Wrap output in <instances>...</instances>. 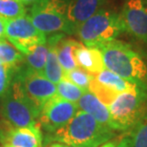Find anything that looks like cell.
Segmentation results:
<instances>
[{"label":"cell","instance_id":"277c9868","mask_svg":"<svg viewBox=\"0 0 147 147\" xmlns=\"http://www.w3.org/2000/svg\"><path fill=\"white\" fill-rule=\"evenodd\" d=\"M123 33H125V29L120 14L102 9L80 25L76 34L83 45L98 48L117 39Z\"/></svg>","mask_w":147,"mask_h":147},{"label":"cell","instance_id":"d6986e66","mask_svg":"<svg viewBox=\"0 0 147 147\" xmlns=\"http://www.w3.org/2000/svg\"><path fill=\"white\" fill-rule=\"evenodd\" d=\"M24 59V55H22L7 39L0 40V63L19 67Z\"/></svg>","mask_w":147,"mask_h":147},{"label":"cell","instance_id":"3957f363","mask_svg":"<svg viewBox=\"0 0 147 147\" xmlns=\"http://www.w3.org/2000/svg\"><path fill=\"white\" fill-rule=\"evenodd\" d=\"M108 110L111 129L122 133L132 131L147 113V90L140 88L119 94Z\"/></svg>","mask_w":147,"mask_h":147},{"label":"cell","instance_id":"603a6c76","mask_svg":"<svg viewBox=\"0 0 147 147\" xmlns=\"http://www.w3.org/2000/svg\"><path fill=\"white\" fill-rule=\"evenodd\" d=\"M88 91L92 93L93 95H95L106 107H109L110 104L114 101V99L119 95V94L109 90L108 88L104 87L103 85L99 84L95 79L94 76H93L92 80H91L89 90Z\"/></svg>","mask_w":147,"mask_h":147},{"label":"cell","instance_id":"4316f807","mask_svg":"<svg viewBox=\"0 0 147 147\" xmlns=\"http://www.w3.org/2000/svg\"><path fill=\"white\" fill-rule=\"evenodd\" d=\"M6 34H5V21L4 18L0 16V40H5Z\"/></svg>","mask_w":147,"mask_h":147},{"label":"cell","instance_id":"ffe728a7","mask_svg":"<svg viewBox=\"0 0 147 147\" xmlns=\"http://www.w3.org/2000/svg\"><path fill=\"white\" fill-rule=\"evenodd\" d=\"M85 92L87 91L82 90L65 78L57 84V96L73 103H78Z\"/></svg>","mask_w":147,"mask_h":147},{"label":"cell","instance_id":"7a4b0ae2","mask_svg":"<svg viewBox=\"0 0 147 147\" xmlns=\"http://www.w3.org/2000/svg\"><path fill=\"white\" fill-rule=\"evenodd\" d=\"M105 68L147 90V63L131 45L115 39L99 46Z\"/></svg>","mask_w":147,"mask_h":147},{"label":"cell","instance_id":"52a82bcc","mask_svg":"<svg viewBox=\"0 0 147 147\" xmlns=\"http://www.w3.org/2000/svg\"><path fill=\"white\" fill-rule=\"evenodd\" d=\"M4 21L6 39L24 57L36 46L47 43L46 34L34 27L28 16L11 19L4 18Z\"/></svg>","mask_w":147,"mask_h":147},{"label":"cell","instance_id":"e0dca14e","mask_svg":"<svg viewBox=\"0 0 147 147\" xmlns=\"http://www.w3.org/2000/svg\"><path fill=\"white\" fill-rule=\"evenodd\" d=\"M81 42H78L72 38L63 37L58 41L57 45V58L64 72H68L78 67L75 59V52Z\"/></svg>","mask_w":147,"mask_h":147},{"label":"cell","instance_id":"5bb4252c","mask_svg":"<svg viewBox=\"0 0 147 147\" xmlns=\"http://www.w3.org/2000/svg\"><path fill=\"white\" fill-rule=\"evenodd\" d=\"M78 110L83 111L93 117L100 124L110 127V113L106 107L95 95L87 91L78 101ZM111 128V127H110Z\"/></svg>","mask_w":147,"mask_h":147},{"label":"cell","instance_id":"4dcf8cb0","mask_svg":"<svg viewBox=\"0 0 147 147\" xmlns=\"http://www.w3.org/2000/svg\"><path fill=\"white\" fill-rule=\"evenodd\" d=\"M0 119H1V117H0Z\"/></svg>","mask_w":147,"mask_h":147},{"label":"cell","instance_id":"44dd1931","mask_svg":"<svg viewBox=\"0 0 147 147\" xmlns=\"http://www.w3.org/2000/svg\"><path fill=\"white\" fill-rule=\"evenodd\" d=\"M27 16L25 5L19 0H0V16L6 19Z\"/></svg>","mask_w":147,"mask_h":147},{"label":"cell","instance_id":"8992f818","mask_svg":"<svg viewBox=\"0 0 147 147\" xmlns=\"http://www.w3.org/2000/svg\"><path fill=\"white\" fill-rule=\"evenodd\" d=\"M70 0H36L31 6L29 18L45 34H66V16Z\"/></svg>","mask_w":147,"mask_h":147},{"label":"cell","instance_id":"7c38bea8","mask_svg":"<svg viewBox=\"0 0 147 147\" xmlns=\"http://www.w3.org/2000/svg\"><path fill=\"white\" fill-rule=\"evenodd\" d=\"M106 0H70L66 16V34H76L78 29L103 9Z\"/></svg>","mask_w":147,"mask_h":147},{"label":"cell","instance_id":"cb8c5ba5","mask_svg":"<svg viewBox=\"0 0 147 147\" xmlns=\"http://www.w3.org/2000/svg\"><path fill=\"white\" fill-rule=\"evenodd\" d=\"M19 67L0 63V98H3L7 94L9 88L13 82L14 75Z\"/></svg>","mask_w":147,"mask_h":147},{"label":"cell","instance_id":"9a60e30c","mask_svg":"<svg viewBox=\"0 0 147 147\" xmlns=\"http://www.w3.org/2000/svg\"><path fill=\"white\" fill-rule=\"evenodd\" d=\"M63 36L64 34H55L47 39L49 44V52L43 70V75L47 79H49L55 85L62 80L64 76V71L58 61L57 53V45Z\"/></svg>","mask_w":147,"mask_h":147},{"label":"cell","instance_id":"83f0119b","mask_svg":"<svg viewBox=\"0 0 147 147\" xmlns=\"http://www.w3.org/2000/svg\"><path fill=\"white\" fill-rule=\"evenodd\" d=\"M47 147H71V146L64 144V143H61V142H53L51 144H49Z\"/></svg>","mask_w":147,"mask_h":147},{"label":"cell","instance_id":"7402d4cb","mask_svg":"<svg viewBox=\"0 0 147 147\" xmlns=\"http://www.w3.org/2000/svg\"><path fill=\"white\" fill-rule=\"evenodd\" d=\"M63 78L72 82L73 84L81 88L82 90L88 91L91 80L93 78V75H91V74L86 72L83 69L79 68V67H76V68L71 70V71L64 72Z\"/></svg>","mask_w":147,"mask_h":147},{"label":"cell","instance_id":"6da1fadb","mask_svg":"<svg viewBox=\"0 0 147 147\" xmlns=\"http://www.w3.org/2000/svg\"><path fill=\"white\" fill-rule=\"evenodd\" d=\"M117 132L78 110L75 117L54 134L47 135V143L61 142L71 147H100L117 136Z\"/></svg>","mask_w":147,"mask_h":147},{"label":"cell","instance_id":"4fadbf2b","mask_svg":"<svg viewBox=\"0 0 147 147\" xmlns=\"http://www.w3.org/2000/svg\"><path fill=\"white\" fill-rule=\"evenodd\" d=\"M75 59L78 67L91 75H96L105 69L101 52L98 48L87 47L80 44L75 52Z\"/></svg>","mask_w":147,"mask_h":147},{"label":"cell","instance_id":"5b68a950","mask_svg":"<svg viewBox=\"0 0 147 147\" xmlns=\"http://www.w3.org/2000/svg\"><path fill=\"white\" fill-rule=\"evenodd\" d=\"M40 111L28 98L20 81L14 76L7 94L2 98V117L14 127H36L40 126Z\"/></svg>","mask_w":147,"mask_h":147},{"label":"cell","instance_id":"484cf974","mask_svg":"<svg viewBox=\"0 0 147 147\" xmlns=\"http://www.w3.org/2000/svg\"><path fill=\"white\" fill-rule=\"evenodd\" d=\"M100 147H133L131 132L122 133L119 136H116L114 139L105 142Z\"/></svg>","mask_w":147,"mask_h":147},{"label":"cell","instance_id":"d4e9b609","mask_svg":"<svg viewBox=\"0 0 147 147\" xmlns=\"http://www.w3.org/2000/svg\"><path fill=\"white\" fill-rule=\"evenodd\" d=\"M130 132L133 147H147V113Z\"/></svg>","mask_w":147,"mask_h":147},{"label":"cell","instance_id":"30bf717a","mask_svg":"<svg viewBox=\"0 0 147 147\" xmlns=\"http://www.w3.org/2000/svg\"><path fill=\"white\" fill-rule=\"evenodd\" d=\"M119 14L125 33L147 44V0H127Z\"/></svg>","mask_w":147,"mask_h":147},{"label":"cell","instance_id":"ba28073f","mask_svg":"<svg viewBox=\"0 0 147 147\" xmlns=\"http://www.w3.org/2000/svg\"><path fill=\"white\" fill-rule=\"evenodd\" d=\"M78 111V106L76 103L67 101L55 95L41 108L39 115L40 127L47 135L54 134L64 127L75 117Z\"/></svg>","mask_w":147,"mask_h":147},{"label":"cell","instance_id":"f546056e","mask_svg":"<svg viewBox=\"0 0 147 147\" xmlns=\"http://www.w3.org/2000/svg\"><path fill=\"white\" fill-rule=\"evenodd\" d=\"M0 147H13V146H11V145H8V144H1Z\"/></svg>","mask_w":147,"mask_h":147},{"label":"cell","instance_id":"f1b7e54d","mask_svg":"<svg viewBox=\"0 0 147 147\" xmlns=\"http://www.w3.org/2000/svg\"><path fill=\"white\" fill-rule=\"evenodd\" d=\"M19 1L26 6V5H29V4H33V3L36 2V0H19Z\"/></svg>","mask_w":147,"mask_h":147},{"label":"cell","instance_id":"2e32d148","mask_svg":"<svg viewBox=\"0 0 147 147\" xmlns=\"http://www.w3.org/2000/svg\"><path fill=\"white\" fill-rule=\"evenodd\" d=\"M94 78L99 84L103 85L104 87L108 88L109 90L117 94L133 92V91H136L140 88H142L134 82L122 78L121 76H117V74L109 71L106 68L96 75H94Z\"/></svg>","mask_w":147,"mask_h":147},{"label":"cell","instance_id":"9c48e42d","mask_svg":"<svg viewBox=\"0 0 147 147\" xmlns=\"http://www.w3.org/2000/svg\"><path fill=\"white\" fill-rule=\"evenodd\" d=\"M16 78L20 81L22 88L28 98L41 110L49 99L57 95V85L44 76L43 74L36 73L29 68H18Z\"/></svg>","mask_w":147,"mask_h":147},{"label":"cell","instance_id":"ac0fdd59","mask_svg":"<svg viewBox=\"0 0 147 147\" xmlns=\"http://www.w3.org/2000/svg\"><path fill=\"white\" fill-rule=\"evenodd\" d=\"M48 52H49L48 41L45 44H41V45L36 46L30 54L25 55L24 61L26 62V67L34 72L43 74L47 57H48Z\"/></svg>","mask_w":147,"mask_h":147},{"label":"cell","instance_id":"8fae6325","mask_svg":"<svg viewBox=\"0 0 147 147\" xmlns=\"http://www.w3.org/2000/svg\"><path fill=\"white\" fill-rule=\"evenodd\" d=\"M43 136L40 126L14 127L1 117L0 143L13 147H42Z\"/></svg>","mask_w":147,"mask_h":147}]
</instances>
